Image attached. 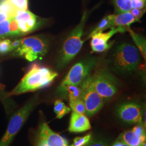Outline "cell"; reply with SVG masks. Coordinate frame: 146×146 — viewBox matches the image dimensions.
<instances>
[{
	"label": "cell",
	"instance_id": "cell-1",
	"mask_svg": "<svg viewBox=\"0 0 146 146\" xmlns=\"http://www.w3.org/2000/svg\"><path fill=\"white\" fill-rule=\"evenodd\" d=\"M58 74L49 68L33 64L8 96L34 92L45 88L52 83Z\"/></svg>",
	"mask_w": 146,
	"mask_h": 146
},
{
	"label": "cell",
	"instance_id": "cell-2",
	"mask_svg": "<svg viewBox=\"0 0 146 146\" xmlns=\"http://www.w3.org/2000/svg\"><path fill=\"white\" fill-rule=\"evenodd\" d=\"M141 62V54L137 47L123 43L116 48L110 64L116 73L128 74L135 70Z\"/></svg>",
	"mask_w": 146,
	"mask_h": 146
},
{
	"label": "cell",
	"instance_id": "cell-3",
	"mask_svg": "<svg viewBox=\"0 0 146 146\" xmlns=\"http://www.w3.org/2000/svg\"><path fill=\"white\" fill-rule=\"evenodd\" d=\"M87 19V14L85 11L78 26L71 31L63 42L58 58V68H64L78 55L81 49L84 42L82 37Z\"/></svg>",
	"mask_w": 146,
	"mask_h": 146
},
{
	"label": "cell",
	"instance_id": "cell-4",
	"mask_svg": "<svg viewBox=\"0 0 146 146\" xmlns=\"http://www.w3.org/2000/svg\"><path fill=\"white\" fill-rule=\"evenodd\" d=\"M37 103L36 97L17 110L11 117L5 133L0 140V146H9L16 135L25 124Z\"/></svg>",
	"mask_w": 146,
	"mask_h": 146
},
{
	"label": "cell",
	"instance_id": "cell-5",
	"mask_svg": "<svg viewBox=\"0 0 146 146\" xmlns=\"http://www.w3.org/2000/svg\"><path fill=\"white\" fill-rule=\"evenodd\" d=\"M98 63L95 57L84 59L75 64L69 70L58 88V93L61 92L69 86H79L87 78Z\"/></svg>",
	"mask_w": 146,
	"mask_h": 146
},
{
	"label": "cell",
	"instance_id": "cell-6",
	"mask_svg": "<svg viewBox=\"0 0 146 146\" xmlns=\"http://www.w3.org/2000/svg\"><path fill=\"white\" fill-rule=\"evenodd\" d=\"M48 49L46 41L37 36H30L22 38L20 46L15 49V54L26 58L29 61L42 59Z\"/></svg>",
	"mask_w": 146,
	"mask_h": 146
},
{
	"label": "cell",
	"instance_id": "cell-7",
	"mask_svg": "<svg viewBox=\"0 0 146 146\" xmlns=\"http://www.w3.org/2000/svg\"><path fill=\"white\" fill-rule=\"evenodd\" d=\"M94 88L105 102L111 99L118 91L117 82L110 72L102 69L92 76Z\"/></svg>",
	"mask_w": 146,
	"mask_h": 146
},
{
	"label": "cell",
	"instance_id": "cell-8",
	"mask_svg": "<svg viewBox=\"0 0 146 146\" xmlns=\"http://www.w3.org/2000/svg\"><path fill=\"white\" fill-rule=\"evenodd\" d=\"M81 98L86 106V115L90 117L99 112L104 101L94 88L92 75H89L81 84Z\"/></svg>",
	"mask_w": 146,
	"mask_h": 146
},
{
	"label": "cell",
	"instance_id": "cell-9",
	"mask_svg": "<svg viewBox=\"0 0 146 146\" xmlns=\"http://www.w3.org/2000/svg\"><path fill=\"white\" fill-rule=\"evenodd\" d=\"M66 139L54 131L44 121L39 125L35 139V146H68Z\"/></svg>",
	"mask_w": 146,
	"mask_h": 146
},
{
	"label": "cell",
	"instance_id": "cell-10",
	"mask_svg": "<svg viewBox=\"0 0 146 146\" xmlns=\"http://www.w3.org/2000/svg\"><path fill=\"white\" fill-rule=\"evenodd\" d=\"M127 28L119 27L110 29L107 33H98L91 37L90 46L93 52H104L108 50L112 46L113 42L108 43L110 38L115 34L123 33L127 31Z\"/></svg>",
	"mask_w": 146,
	"mask_h": 146
},
{
	"label": "cell",
	"instance_id": "cell-11",
	"mask_svg": "<svg viewBox=\"0 0 146 146\" xmlns=\"http://www.w3.org/2000/svg\"><path fill=\"white\" fill-rule=\"evenodd\" d=\"M117 113L120 119L128 123H142L143 111L140 104L134 102L121 104L117 110Z\"/></svg>",
	"mask_w": 146,
	"mask_h": 146
},
{
	"label": "cell",
	"instance_id": "cell-12",
	"mask_svg": "<svg viewBox=\"0 0 146 146\" xmlns=\"http://www.w3.org/2000/svg\"><path fill=\"white\" fill-rule=\"evenodd\" d=\"M146 139L145 129L141 125H137L131 130L123 132L117 139L129 146H145Z\"/></svg>",
	"mask_w": 146,
	"mask_h": 146
},
{
	"label": "cell",
	"instance_id": "cell-13",
	"mask_svg": "<svg viewBox=\"0 0 146 146\" xmlns=\"http://www.w3.org/2000/svg\"><path fill=\"white\" fill-rule=\"evenodd\" d=\"M92 128L88 118L85 114L73 111L70 117L68 130L72 133H82Z\"/></svg>",
	"mask_w": 146,
	"mask_h": 146
},
{
	"label": "cell",
	"instance_id": "cell-14",
	"mask_svg": "<svg viewBox=\"0 0 146 146\" xmlns=\"http://www.w3.org/2000/svg\"><path fill=\"white\" fill-rule=\"evenodd\" d=\"M22 35L14 17L9 18L0 23V37Z\"/></svg>",
	"mask_w": 146,
	"mask_h": 146
},
{
	"label": "cell",
	"instance_id": "cell-15",
	"mask_svg": "<svg viewBox=\"0 0 146 146\" xmlns=\"http://www.w3.org/2000/svg\"><path fill=\"white\" fill-rule=\"evenodd\" d=\"M140 21L136 19L131 14V11L111 15L112 28L119 27H130L131 24Z\"/></svg>",
	"mask_w": 146,
	"mask_h": 146
},
{
	"label": "cell",
	"instance_id": "cell-16",
	"mask_svg": "<svg viewBox=\"0 0 146 146\" xmlns=\"http://www.w3.org/2000/svg\"><path fill=\"white\" fill-rule=\"evenodd\" d=\"M127 31H128L132 37L135 43L137 48L140 52V53L145 59L146 56V41L145 38L133 31L130 27L127 28Z\"/></svg>",
	"mask_w": 146,
	"mask_h": 146
},
{
	"label": "cell",
	"instance_id": "cell-17",
	"mask_svg": "<svg viewBox=\"0 0 146 146\" xmlns=\"http://www.w3.org/2000/svg\"><path fill=\"white\" fill-rule=\"evenodd\" d=\"M60 94L68 98L69 101L81 98V84L79 86H69Z\"/></svg>",
	"mask_w": 146,
	"mask_h": 146
},
{
	"label": "cell",
	"instance_id": "cell-18",
	"mask_svg": "<svg viewBox=\"0 0 146 146\" xmlns=\"http://www.w3.org/2000/svg\"><path fill=\"white\" fill-rule=\"evenodd\" d=\"M111 29L112 28V23H111V15L107 16L104 17V18L100 21L99 25L96 26V27L94 29L93 31L91 32L90 35H89L88 37L89 38H91L93 35L98 33H101L107 29Z\"/></svg>",
	"mask_w": 146,
	"mask_h": 146
},
{
	"label": "cell",
	"instance_id": "cell-19",
	"mask_svg": "<svg viewBox=\"0 0 146 146\" xmlns=\"http://www.w3.org/2000/svg\"><path fill=\"white\" fill-rule=\"evenodd\" d=\"M54 112L58 119H62L64 116L70 112L71 109L61 100H57L54 103Z\"/></svg>",
	"mask_w": 146,
	"mask_h": 146
},
{
	"label": "cell",
	"instance_id": "cell-20",
	"mask_svg": "<svg viewBox=\"0 0 146 146\" xmlns=\"http://www.w3.org/2000/svg\"><path fill=\"white\" fill-rule=\"evenodd\" d=\"M116 14L130 11L132 9L131 0H113Z\"/></svg>",
	"mask_w": 146,
	"mask_h": 146
},
{
	"label": "cell",
	"instance_id": "cell-21",
	"mask_svg": "<svg viewBox=\"0 0 146 146\" xmlns=\"http://www.w3.org/2000/svg\"><path fill=\"white\" fill-rule=\"evenodd\" d=\"M69 106L71 110L75 113L78 114H85L86 113V106L84 103V101L81 98H79L78 99L73 101H70Z\"/></svg>",
	"mask_w": 146,
	"mask_h": 146
},
{
	"label": "cell",
	"instance_id": "cell-22",
	"mask_svg": "<svg viewBox=\"0 0 146 146\" xmlns=\"http://www.w3.org/2000/svg\"><path fill=\"white\" fill-rule=\"evenodd\" d=\"M17 11L7 0H0V12L5 13L11 17H14Z\"/></svg>",
	"mask_w": 146,
	"mask_h": 146
},
{
	"label": "cell",
	"instance_id": "cell-23",
	"mask_svg": "<svg viewBox=\"0 0 146 146\" xmlns=\"http://www.w3.org/2000/svg\"><path fill=\"white\" fill-rule=\"evenodd\" d=\"M92 139V135L89 133L82 137H76L74 139L72 144L68 146H85Z\"/></svg>",
	"mask_w": 146,
	"mask_h": 146
},
{
	"label": "cell",
	"instance_id": "cell-24",
	"mask_svg": "<svg viewBox=\"0 0 146 146\" xmlns=\"http://www.w3.org/2000/svg\"><path fill=\"white\" fill-rule=\"evenodd\" d=\"M16 11L28 10V0H7Z\"/></svg>",
	"mask_w": 146,
	"mask_h": 146
},
{
	"label": "cell",
	"instance_id": "cell-25",
	"mask_svg": "<svg viewBox=\"0 0 146 146\" xmlns=\"http://www.w3.org/2000/svg\"><path fill=\"white\" fill-rule=\"evenodd\" d=\"M12 50L11 42L9 40H5L0 41V53L5 54Z\"/></svg>",
	"mask_w": 146,
	"mask_h": 146
},
{
	"label": "cell",
	"instance_id": "cell-26",
	"mask_svg": "<svg viewBox=\"0 0 146 146\" xmlns=\"http://www.w3.org/2000/svg\"><path fill=\"white\" fill-rule=\"evenodd\" d=\"M131 2L132 9H142L146 5V0H131Z\"/></svg>",
	"mask_w": 146,
	"mask_h": 146
},
{
	"label": "cell",
	"instance_id": "cell-27",
	"mask_svg": "<svg viewBox=\"0 0 146 146\" xmlns=\"http://www.w3.org/2000/svg\"><path fill=\"white\" fill-rule=\"evenodd\" d=\"M130 11L131 14L136 19L140 21V20L141 17L143 15L145 10H143V9H140L137 8H133V9H131V10Z\"/></svg>",
	"mask_w": 146,
	"mask_h": 146
},
{
	"label": "cell",
	"instance_id": "cell-28",
	"mask_svg": "<svg viewBox=\"0 0 146 146\" xmlns=\"http://www.w3.org/2000/svg\"><path fill=\"white\" fill-rule=\"evenodd\" d=\"M85 146H108V144L105 141L91 140Z\"/></svg>",
	"mask_w": 146,
	"mask_h": 146
},
{
	"label": "cell",
	"instance_id": "cell-29",
	"mask_svg": "<svg viewBox=\"0 0 146 146\" xmlns=\"http://www.w3.org/2000/svg\"><path fill=\"white\" fill-rule=\"evenodd\" d=\"M21 41H22V38L21 39H19V40H16L15 41H14L13 42H11V47H12V50H15L16 49H17L18 47L20 46V44H21Z\"/></svg>",
	"mask_w": 146,
	"mask_h": 146
},
{
	"label": "cell",
	"instance_id": "cell-30",
	"mask_svg": "<svg viewBox=\"0 0 146 146\" xmlns=\"http://www.w3.org/2000/svg\"><path fill=\"white\" fill-rule=\"evenodd\" d=\"M9 18H12V17H11L8 14H5V13L0 12V23H1L3 21H5L7 19Z\"/></svg>",
	"mask_w": 146,
	"mask_h": 146
},
{
	"label": "cell",
	"instance_id": "cell-31",
	"mask_svg": "<svg viewBox=\"0 0 146 146\" xmlns=\"http://www.w3.org/2000/svg\"><path fill=\"white\" fill-rule=\"evenodd\" d=\"M112 146H129L127 144L125 143V142L120 141L119 140H117V141L115 142V143Z\"/></svg>",
	"mask_w": 146,
	"mask_h": 146
},
{
	"label": "cell",
	"instance_id": "cell-32",
	"mask_svg": "<svg viewBox=\"0 0 146 146\" xmlns=\"http://www.w3.org/2000/svg\"><path fill=\"white\" fill-rule=\"evenodd\" d=\"M1 88V84H0V89Z\"/></svg>",
	"mask_w": 146,
	"mask_h": 146
}]
</instances>
